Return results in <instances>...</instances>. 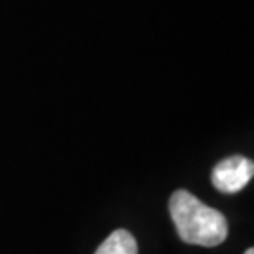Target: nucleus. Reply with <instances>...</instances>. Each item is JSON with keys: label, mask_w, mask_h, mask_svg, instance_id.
<instances>
[{"label": "nucleus", "mask_w": 254, "mask_h": 254, "mask_svg": "<svg viewBox=\"0 0 254 254\" xmlns=\"http://www.w3.org/2000/svg\"><path fill=\"white\" fill-rule=\"evenodd\" d=\"M94 254H137V243L127 230H115Z\"/></svg>", "instance_id": "nucleus-3"}, {"label": "nucleus", "mask_w": 254, "mask_h": 254, "mask_svg": "<svg viewBox=\"0 0 254 254\" xmlns=\"http://www.w3.org/2000/svg\"><path fill=\"white\" fill-rule=\"evenodd\" d=\"M170 213L185 243L217 247L228 237V220L217 209L205 205L189 190H177L170 198Z\"/></svg>", "instance_id": "nucleus-1"}, {"label": "nucleus", "mask_w": 254, "mask_h": 254, "mask_svg": "<svg viewBox=\"0 0 254 254\" xmlns=\"http://www.w3.org/2000/svg\"><path fill=\"white\" fill-rule=\"evenodd\" d=\"M254 164L251 158L241 154H232L218 162L213 170V185L224 194H236L245 189L247 183L253 179Z\"/></svg>", "instance_id": "nucleus-2"}, {"label": "nucleus", "mask_w": 254, "mask_h": 254, "mask_svg": "<svg viewBox=\"0 0 254 254\" xmlns=\"http://www.w3.org/2000/svg\"><path fill=\"white\" fill-rule=\"evenodd\" d=\"M245 254H254V249H249V251H247Z\"/></svg>", "instance_id": "nucleus-4"}]
</instances>
